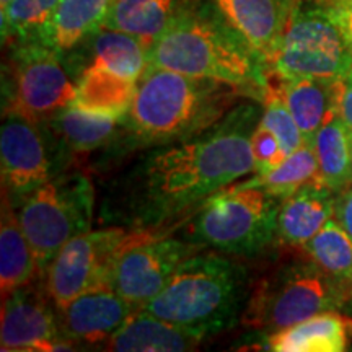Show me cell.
<instances>
[{
  "label": "cell",
  "instance_id": "obj_1",
  "mask_svg": "<svg viewBox=\"0 0 352 352\" xmlns=\"http://www.w3.org/2000/svg\"><path fill=\"white\" fill-rule=\"evenodd\" d=\"M261 116L259 104L240 101L201 134L148 153L129 178V219L139 230L175 222L256 173L252 135Z\"/></svg>",
  "mask_w": 352,
  "mask_h": 352
},
{
  "label": "cell",
  "instance_id": "obj_2",
  "mask_svg": "<svg viewBox=\"0 0 352 352\" xmlns=\"http://www.w3.org/2000/svg\"><path fill=\"white\" fill-rule=\"evenodd\" d=\"M147 63L232 83L263 101L267 64L210 0H191L147 47Z\"/></svg>",
  "mask_w": 352,
  "mask_h": 352
},
{
  "label": "cell",
  "instance_id": "obj_3",
  "mask_svg": "<svg viewBox=\"0 0 352 352\" xmlns=\"http://www.w3.org/2000/svg\"><path fill=\"white\" fill-rule=\"evenodd\" d=\"M241 96L250 95L232 83L147 65L122 124L142 147L183 142L222 120Z\"/></svg>",
  "mask_w": 352,
  "mask_h": 352
},
{
  "label": "cell",
  "instance_id": "obj_4",
  "mask_svg": "<svg viewBox=\"0 0 352 352\" xmlns=\"http://www.w3.org/2000/svg\"><path fill=\"white\" fill-rule=\"evenodd\" d=\"M250 289L245 266L222 254L201 252L182 263L166 287L142 310L204 340L235 327Z\"/></svg>",
  "mask_w": 352,
  "mask_h": 352
},
{
  "label": "cell",
  "instance_id": "obj_5",
  "mask_svg": "<svg viewBox=\"0 0 352 352\" xmlns=\"http://www.w3.org/2000/svg\"><path fill=\"white\" fill-rule=\"evenodd\" d=\"M351 303L305 253V256L285 259L259 277L250 289L240 321L243 327L271 333L321 311L344 310Z\"/></svg>",
  "mask_w": 352,
  "mask_h": 352
},
{
  "label": "cell",
  "instance_id": "obj_6",
  "mask_svg": "<svg viewBox=\"0 0 352 352\" xmlns=\"http://www.w3.org/2000/svg\"><path fill=\"white\" fill-rule=\"evenodd\" d=\"M279 208L264 189L235 184L197 209L184 232L204 248L253 258L276 243Z\"/></svg>",
  "mask_w": 352,
  "mask_h": 352
},
{
  "label": "cell",
  "instance_id": "obj_7",
  "mask_svg": "<svg viewBox=\"0 0 352 352\" xmlns=\"http://www.w3.org/2000/svg\"><path fill=\"white\" fill-rule=\"evenodd\" d=\"M95 189L80 173L54 176L21 202L19 219L44 277L70 240L91 230Z\"/></svg>",
  "mask_w": 352,
  "mask_h": 352
},
{
  "label": "cell",
  "instance_id": "obj_8",
  "mask_svg": "<svg viewBox=\"0 0 352 352\" xmlns=\"http://www.w3.org/2000/svg\"><path fill=\"white\" fill-rule=\"evenodd\" d=\"M267 67L283 77L334 80L352 72V50L323 8L300 0Z\"/></svg>",
  "mask_w": 352,
  "mask_h": 352
},
{
  "label": "cell",
  "instance_id": "obj_9",
  "mask_svg": "<svg viewBox=\"0 0 352 352\" xmlns=\"http://www.w3.org/2000/svg\"><path fill=\"white\" fill-rule=\"evenodd\" d=\"M8 76L6 114H19L39 124L76 98L77 83L69 78L59 54L39 41L12 43Z\"/></svg>",
  "mask_w": 352,
  "mask_h": 352
},
{
  "label": "cell",
  "instance_id": "obj_10",
  "mask_svg": "<svg viewBox=\"0 0 352 352\" xmlns=\"http://www.w3.org/2000/svg\"><path fill=\"white\" fill-rule=\"evenodd\" d=\"M145 230L113 227L88 230L63 246L44 272L46 292L57 310L87 290L107 284L114 259Z\"/></svg>",
  "mask_w": 352,
  "mask_h": 352
},
{
  "label": "cell",
  "instance_id": "obj_11",
  "mask_svg": "<svg viewBox=\"0 0 352 352\" xmlns=\"http://www.w3.org/2000/svg\"><path fill=\"white\" fill-rule=\"evenodd\" d=\"M204 250L191 240L157 236L145 230L118 254L107 284L132 305L142 308L166 287L182 263Z\"/></svg>",
  "mask_w": 352,
  "mask_h": 352
},
{
  "label": "cell",
  "instance_id": "obj_12",
  "mask_svg": "<svg viewBox=\"0 0 352 352\" xmlns=\"http://www.w3.org/2000/svg\"><path fill=\"white\" fill-rule=\"evenodd\" d=\"M46 142L33 122L19 114H7L0 129V171L2 189L13 204L23 202L52 178Z\"/></svg>",
  "mask_w": 352,
  "mask_h": 352
},
{
  "label": "cell",
  "instance_id": "obj_13",
  "mask_svg": "<svg viewBox=\"0 0 352 352\" xmlns=\"http://www.w3.org/2000/svg\"><path fill=\"white\" fill-rule=\"evenodd\" d=\"M2 298L0 349L8 352L72 349L74 342L64 338L60 321L33 283Z\"/></svg>",
  "mask_w": 352,
  "mask_h": 352
},
{
  "label": "cell",
  "instance_id": "obj_14",
  "mask_svg": "<svg viewBox=\"0 0 352 352\" xmlns=\"http://www.w3.org/2000/svg\"><path fill=\"white\" fill-rule=\"evenodd\" d=\"M139 310L108 284H101L60 308V329L72 342H107Z\"/></svg>",
  "mask_w": 352,
  "mask_h": 352
},
{
  "label": "cell",
  "instance_id": "obj_15",
  "mask_svg": "<svg viewBox=\"0 0 352 352\" xmlns=\"http://www.w3.org/2000/svg\"><path fill=\"white\" fill-rule=\"evenodd\" d=\"M266 64L283 41L300 0H210Z\"/></svg>",
  "mask_w": 352,
  "mask_h": 352
},
{
  "label": "cell",
  "instance_id": "obj_16",
  "mask_svg": "<svg viewBox=\"0 0 352 352\" xmlns=\"http://www.w3.org/2000/svg\"><path fill=\"white\" fill-rule=\"evenodd\" d=\"M264 90L274 91L289 108L305 144H314L320 127L336 113V78L283 77L267 67Z\"/></svg>",
  "mask_w": 352,
  "mask_h": 352
},
{
  "label": "cell",
  "instance_id": "obj_17",
  "mask_svg": "<svg viewBox=\"0 0 352 352\" xmlns=\"http://www.w3.org/2000/svg\"><path fill=\"white\" fill-rule=\"evenodd\" d=\"M334 197L336 192L316 178L280 201L276 243L302 250L334 215Z\"/></svg>",
  "mask_w": 352,
  "mask_h": 352
},
{
  "label": "cell",
  "instance_id": "obj_18",
  "mask_svg": "<svg viewBox=\"0 0 352 352\" xmlns=\"http://www.w3.org/2000/svg\"><path fill=\"white\" fill-rule=\"evenodd\" d=\"M352 341V318L340 310H328L287 328L267 333L264 351L274 352H342Z\"/></svg>",
  "mask_w": 352,
  "mask_h": 352
},
{
  "label": "cell",
  "instance_id": "obj_19",
  "mask_svg": "<svg viewBox=\"0 0 352 352\" xmlns=\"http://www.w3.org/2000/svg\"><path fill=\"white\" fill-rule=\"evenodd\" d=\"M201 342L186 329L139 308L104 344L118 352H183L196 351Z\"/></svg>",
  "mask_w": 352,
  "mask_h": 352
},
{
  "label": "cell",
  "instance_id": "obj_20",
  "mask_svg": "<svg viewBox=\"0 0 352 352\" xmlns=\"http://www.w3.org/2000/svg\"><path fill=\"white\" fill-rule=\"evenodd\" d=\"M113 0H60L36 41L57 54L74 51L103 28Z\"/></svg>",
  "mask_w": 352,
  "mask_h": 352
},
{
  "label": "cell",
  "instance_id": "obj_21",
  "mask_svg": "<svg viewBox=\"0 0 352 352\" xmlns=\"http://www.w3.org/2000/svg\"><path fill=\"white\" fill-rule=\"evenodd\" d=\"M41 276L36 256L21 228L19 212L2 189V217H0V287L2 297L32 284ZM43 277V276H41Z\"/></svg>",
  "mask_w": 352,
  "mask_h": 352
},
{
  "label": "cell",
  "instance_id": "obj_22",
  "mask_svg": "<svg viewBox=\"0 0 352 352\" xmlns=\"http://www.w3.org/2000/svg\"><path fill=\"white\" fill-rule=\"evenodd\" d=\"M191 0H113L103 28L132 34L151 46Z\"/></svg>",
  "mask_w": 352,
  "mask_h": 352
},
{
  "label": "cell",
  "instance_id": "obj_23",
  "mask_svg": "<svg viewBox=\"0 0 352 352\" xmlns=\"http://www.w3.org/2000/svg\"><path fill=\"white\" fill-rule=\"evenodd\" d=\"M138 82L88 64L77 82L76 98L70 104L85 111L124 120L134 100Z\"/></svg>",
  "mask_w": 352,
  "mask_h": 352
},
{
  "label": "cell",
  "instance_id": "obj_24",
  "mask_svg": "<svg viewBox=\"0 0 352 352\" xmlns=\"http://www.w3.org/2000/svg\"><path fill=\"white\" fill-rule=\"evenodd\" d=\"M318 178L331 191L340 192L352 184L351 131L338 114L320 127L314 139Z\"/></svg>",
  "mask_w": 352,
  "mask_h": 352
},
{
  "label": "cell",
  "instance_id": "obj_25",
  "mask_svg": "<svg viewBox=\"0 0 352 352\" xmlns=\"http://www.w3.org/2000/svg\"><path fill=\"white\" fill-rule=\"evenodd\" d=\"M90 63L139 82L147 69V46L132 34L101 28L87 39Z\"/></svg>",
  "mask_w": 352,
  "mask_h": 352
},
{
  "label": "cell",
  "instance_id": "obj_26",
  "mask_svg": "<svg viewBox=\"0 0 352 352\" xmlns=\"http://www.w3.org/2000/svg\"><path fill=\"white\" fill-rule=\"evenodd\" d=\"M302 250L352 300V236L334 215Z\"/></svg>",
  "mask_w": 352,
  "mask_h": 352
},
{
  "label": "cell",
  "instance_id": "obj_27",
  "mask_svg": "<svg viewBox=\"0 0 352 352\" xmlns=\"http://www.w3.org/2000/svg\"><path fill=\"white\" fill-rule=\"evenodd\" d=\"M121 120L69 104L51 118L57 138L74 152H91L113 138Z\"/></svg>",
  "mask_w": 352,
  "mask_h": 352
},
{
  "label": "cell",
  "instance_id": "obj_28",
  "mask_svg": "<svg viewBox=\"0 0 352 352\" xmlns=\"http://www.w3.org/2000/svg\"><path fill=\"white\" fill-rule=\"evenodd\" d=\"M316 178H318V162H316L314 145L303 144L274 170L254 175V178L243 184L261 188L271 196L283 201Z\"/></svg>",
  "mask_w": 352,
  "mask_h": 352
},
{
  "label": "cell",
  "instance_id": "obj_29",
  "mask_svg": "<svg viewBox=\"0 0 352 352\" xmlns=\"http://www.w3.org/2000/svg\"><path fill=\"white\" fill-rule=\"evenodd\" d=\"M60 0H13L2 8L3 43L36 41Z\"/></svg>",
  "mask_w": 352,
  "mask_h": 352
},
{
  "label": "cell",
  "instance_id": "obj_30",
  "mask_svg": "<svg viewBox=\"0 0 352 352\" xmlns=\"http://www.w3.org/2000/svg\"><path fill=\"white\" fill-rule=\"evenodd\" d=\"M263 116H261V124H264L270 129L272 134L276 135L277 140L280 142V147L284 148V152L294 153L305 144L300 129H298L296 120L290 114L289 108L285 107V103L279 98V95H276L274 91L264 90L263 96Z\"/></svg>",
  "mask_w": 352,
  "mask_h": 352
},
{
  "label": "cell",
  "instance_id": "obj_31",
  "mask_svg": "<svg viewBox=\"0 0 352 352\" xmlns=\"http://www.w3.org/2000/svg\"><path fill=\"white\" fill-rule=\"evenodd\" d=\"M252 152L254 164H256V173L263 175L274 170L287 158V153L280 147V142L266 126L259 124L252 135Z\"/></svg>",
  "mask_w": 352,
  "mask_h": 352
},
{
  "label": "cell",
  "instance_id": "obj_32",
  "mask_svg": "<svg viewBox=\"0 0 352 352\" xmlns=\"http://www.w3.org/2000/svg\"><path fill=\"white\" fill-rule=\"evenodd\" d=\"M328 13L352 50V0H310Z\"/></svg>",
  "mask_w": 352,
  "mask_h": 352
},
{
  "label": "cell",
  "instance_id": "obj_33",
  "mask_svg": "<svg viewBox=\"0 0 352 352\" xmlns=\"http://www.w3.org/2000/svg\"><path fill=\"white\" fill-rule=\"evenodd\" d=\"M336 113L352 131V72L336 78Z\"/></svg>",
  "mask_w": 352,
  "mask_h": 352
},
{
  "label": "cell",
  "instance_id": "obj_34",
  "mask_svg": "<svg viewBox=\"0 0 352 352\" xmlns=\"http://www.w3.org/2000/svg\"><path fill=\"white\" fill-rule=\"evenodd\" d=\"M334 217L352 236V184L336 192L334 197Z\"/></svg>",
  "mask_w": 352,
  "mask_h": 352
},
{
  "label": "cell",
  "instance_id": "obj_35",
  "mask_svg": "<svg viewBox=\"0 0 352 352\" xmlns=\"http://www.w3.org/2000/svg\"><path fill=\"white\" fill-rule=\"evenodd\" d=\"M12 2H13V0H0V10H2V8H6V7L10 6Z\"/></svg>",
  "mask_w": 352,
  "mask_h": 352
},
{
  "label": "cell",
  "instance_id": "obj_36",
  "mask_svg": "<svg viewBox=\"0 0 352 352\" xmlns=\"http://www.w3.org/2000/svg\"><path fill=\"white\" fill-rule=\"evenodd\" d=\"M351 153H352V131H351Z\"/></svg>",
  "mask_w": 352,
  "mask_h": 352
}]
</instances>
